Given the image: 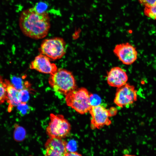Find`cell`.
<instances>
[{
	"label": "cell",
	"mask_w": 156,
	"mask_h": 156,
	"mask_svg": "<svg viewBox=\"0 0 156 156\" xmlns=\"http://www.w3.org/2000/svg\"><path fill=\"white\" fill-rule=\"evenodd\" d=\"M137 91L134 87L126 83L117 88L114 102L118 106L123 107L129 106L137 100Z\"/></svg>",
	"instance_id": "8992f818"
},
{
	"label": "cell",
	"mask_w": 156,
	"mask_h": 156,
	"mask_svg": "<svg viewBox=\"0 0 156 156\" xmlns=\"http://www.w3.org/2000/svg\"><path fill=\"white\" fill-rule=\"evenodd\" d=\"M65 156H82L80 153L77 152H67Z\"/></svg>",
	"instance_id": "7402d4cb"
},
{
	"label": "cell",
	"mask_w": 156,
	"mask_h": 156,
	"mask_svg": "<svg viewBox=\"0 0 156 156\" xmlns=\"http://www.w3.org/2000/svg\"><path fill=\"white\" fill-rule=\"evenodd\" d=\"M113 52L119 60L125 65L131 64L137 58L138 53L136 48L129 42L116 45Z\"/></svg>",
	"instance_id": "ba28073f"
},
{
	"label": "cell",
	"mask_w": 156,
	"mask_h": 156,
	"mask_svg": "<svg viewBox=\"0 0 156 156\" xmlns=\"http://www.w3.org/2000/svg\"><path fill=\"white\" fill-rule=\"evenodd\" d=\"M19 25L25 36L34 39H41L46 36L49 32L50 18L47 12H39L33 7L21 13Z\"/></svg>",
	"instance_id": "6da1fadb"
},
{
	"label": "cell",
	"mask_w": 156,
	"mask_h": 156,
	"mask_svg": "<svg viewBox=\"0 0 156 156\" xmlns=\"http://www.w3.org/2000/svg\"><path fill=\"white\" fill-rule=\"evenodd\" d=\"M144 13L147 17L156 20V3L151 6L144 7Z\"/></svg>",
	"instance_id": "9a60e30c"
},
{
	"label": "cell",
	"mask_w": 156,
	"mask_h": 156,
	"mask_svg": "<svg viewBox=\"0 0 156 156\" xmlns=\"http://www.w3.org/2000/svg\"><path fill=\"white\" fill-rule=\"evenodd\" d=\"M128 79L125 71L119 67L112 68L107 74V81L110 86L119 88L127 83Z\"/></svg>",
	"instance_id": "8fae6325"
},
{
	"label": "cell",
	"mask_w": 156,
	"mask_h": 156,
	"mask_svg": "<svg viewBox=\"0 0 156 156\" xmlns=\"http://www.w3.org/2000/svg\"><path fill=\"white\" fill-rule=\"evenodd\" d=\"M91 116L90 127L92 129H100L111 124V121L109 110L99 105L92 106L89 111Z\"/></svg>",
	"instance_id": "52a82bcc"
},
{
	"label": "cell",
	"mask_w": 156,
	"mask_h": 156,
	"mask_svg": "<svg viewBox=\"0 0 156 156\" xmlns=\"http://www.w3.org/2000/svg\"><path fill=\"white\" fill-rule=\"evenodd\" d=\"M49 83L55 92L65 95L77 87L72 73L62 68L57 69L55 73L50 75Z\"/></svg>",
	"instance_id": "7a4b0ae2"
},
{
	"label": "cell",
	"mask_w": 156,
	"mask_h": 156,
	"mask_svg": "<svg viewBox=\"0 0 156 156\" xmlns=\"http://www.w3.org/2000/svg\"><path fill=\"white\" fill-rule=\"evenodd\" d=\"M77 148V145L74 140L70 141L67 143L66 148L68 152H75Z\"/></svg>",
	"instance_id": "ffe728a7"
},
{
	"label": "cell",
	"mask_w": 156,
	"mask_h": 156,
	"mask_svg": "<svg viewBox=\"0 0 156 156\" xmlns=\"http://www.w3.org/2000/svg\"><path fill=\"white\" fill-rule=\"evenodd\" d=\"M101 102V98L98 95L95 94H90V102L91 106L100 105Z\"/></svg>",
	"instance_id": "d6986e66"
},
{
	"label": "cell",
	"mask_w": 156,
	"mask_h": 156,
	"mask_svg": "<svg viewBox=\"0 0 156 156\" xmlns=\"http://www.w3.org/2000/svg\"><path fill=\"white\" fill-rule=\"evenodd\" d=\"M29 68L39 72L50 75L53 73L58 69L55 64L51 62L48 57L41 54L36 56L31 63Z\"/></svg>",
	"instance_id": "30bf717a"
},
{
	"label": "cell",
	"mask_w": 156,
	"mask_h": 156,
	"mask_svg": "<svg viewBox=\"0 0 156 156\" xmlns=\"http://www.w3.org/2000/svg\"><path fill=\"white\" fill-rule=\"evenodd\" d=\"M50 121L46 128V132L50 138H63L69 134L71 125L68 121L61 114L51 113Z\"/></svg>",
	"instance_id": "5b68a950"
},
{
	"label": "cell",
	"mask_w": 156,
	"mask_h": 156,
	"mask_svg": "<svg viewBox=\"0 0 156 156\" xmlns=\"http://www.w3.org/2000/svg\"><path fill=\"white\" fill-rule=\"evenodd\" d=\"M67 47L64 40L60 37H54L43 40L39 51L49 59L56 60L62 58L65 54Z\"/></svg>",
	"instance_id": "277c9868"
},
{
	"label": "cell",
	"mask_w": 156,
	"mask_h": 156,
	"mask_svg": "<svg viewBox=\"0 0 156 156\" xmlns=\"http://www.w3.org/2000/svg\"><path fill=\"white\" fill-rule=\"evenodd\" d=\"M6 85L7 99L8 104V111L10 112L12 108L21 103L19 97V90L16 88L9 80L5 79Z\"/></svg>",
	"instance_id": "7c38bea8"
},
{
	"label": "cell",
	"mask_w": 156,
	"mask_h": 156,
	"mask_svg": "<svg viewBox=\"0 0 156 156\" xmlns=\"http://www.w3.org/2000/svg\"><path fill=\"white\" fill-rule=\"evenodd\" d=\"M143 6L147 7L151 6L156 3V0H138Z\"/></svg>",
	"instance_id": "44dd1931"
},
{
	"label": "cell",
	"mask_w": 156,
	"mask_h": 156,
	"mask_svg": "<svg viewBox=\"0 0 156 156\" xmlns=\"http://www.w3.org/2000/svg\"><path fill=\"white\" fill-rule=\"evenodd\" d=\"M109 113L111 116L116 115L117 113V110L116 108L114 107H112L109 109Z\"/></svg>",
	"instance_id": "603a6c76"
},
{
	"label": "cell",
	"mask_w": 156,
	"mask_h": 156,
	"mask_svg": "<svg viewBox=\"0 0 156 156\" xmlns=\"http://www.w3.org/2000/svg\"><path fill=\"white\" fill-rule=\"evenodd\" d=\"M35 9L38 12H46L48 5L44 2H40L37 3L34 7Z\"/></svg>",
	"instance_id": "ac0fdd59"
},
{
	"label": "cell",
	"mask_w": 156,
	"mask_h": 156,
	"mask_svg": "<svg viewBox=\"0 0 156 156\" xmlns=\"http://www.w3.org/2000/svg\"><path fill=\"white\" fill-rule=\"evenodd\" d=\"M19 97L21 103H27L29 98V92L27 89L19 90Z\"/></svg>",
	"instance_id": "e0dca14e"
},
{
	"label": "cell",
	"mask_w": 156,
	"mask_h": 156,
	"mask_svg": "<svg viewBox=\"0 0 156 156\" xmlns=\"http://www.w3.org/2000/svg\"><path fill=\"white\" fill-rule=\"evenodd\" d=\"M67 142L62 138H50L45 144L44 156H65L68 152Z\"/></svg>",
	"instance_id": "9c48e42d"
},
{
	"label": "cell",
	"mask_w": 156,
	"mask_h": 156,
	"mask_svg": "<svg viewBox=\"0 0 156 156\" xmlns=\"http://www.w3.org/2000/svg\"><path fill=\"white\" fill-rule=\"evenodd\" d=\"M6 85L5 79L0 75V105L4 103L7 100Z\"/></svg>",
	"instance_id": "4fadbf2b"
},
{
	"label": "cell",
	"mask_w": 156,
	"mask_h": 156,
	"mask_svg": "<svg viewBox=\"0 0 156 156\" xmlns=\"http://www.w3.org/2000/svg\"><path fill=\"white\" fill-rule=\"evenodd\" d=\"M123 156H136L134 155H131L130 154H125L123 155Z\"/></svg>",
	"instance_id": "cb8c5ba5"
},
{
	"label": "cell",
	"mask_w": 156,
	"mask_h": 156,
	"mask_svg": "<svg viewBox=\"0 0 156 156\" xmlns=\"http://www.w3.org/2000/svg\"><path fill=\"white\" fill-rule=\"evenodd\" d=\"M14 138L16 141H21L25 138L26 133L25 130L23 127L17 125L15 127Z\"/></svg>",
	"instance_id": "5bb4252c"
},
{
	"label": "cell",
	"mask_w": 156,
	"mask_h": 156,
	"mask_svg": "<svg viewBox=\"0 0 156 156\" xmlns=\"http://www.w3.org/2000/svg\"><path fill=\"white\" fill-rule=\"evenodd\" d=\"M90 94L85 88H76L66 95V104L78 113L85 114L89 112L91 107Z\"/></svg>",
	"instance_id": "3957f363"
},
{
	"label": "cell",
	"mask_w": 156,
	"mask_h": 156,
	"mask_svg": "<svg viewBox=\"0 0 156 156\" xmlns=\"http://www.w3.org/2000/svg\"><path fill=\"white\" fill-rule=\"evenodd\" d=\"M17 110L21 116L28 114L31 111V107L27 103H21L17 106Z\"/></svg>",
	"instance_id": "2e32d148"
},
{
	"label": "cell",
	"mask_w": 156,
	"mask_h": 156,
	"mask_svg": "<svg viewBox=\"0 0 156 156\" xmlns=\"http://www.w3.org/2000/svg\"><path fill=\"white\" fill-rule=\"evenodd\" d=\"M32 156V155H30V156Z\"/></svg>",
	"instance_id": "d4e9b609"
}]
</instances>
